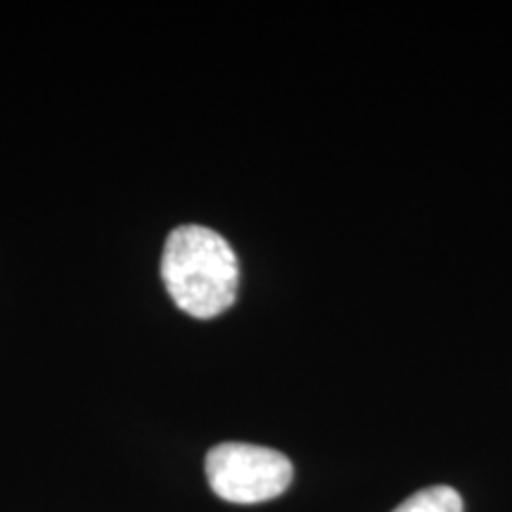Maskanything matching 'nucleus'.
Here are the masks:
<instances>
[{"mask_svg":"<svg viewBox=\"0 0 512 512\" xmlns=\"http://www.w3.org/2000/svg\"><path fill=\"white\" fill-rule=\"evenodd\" d=\"M162 278L178 309L192 318H214L238 297V256L216 230L181 226L166 238Z\"/></svg>","mask_w":512,"mask_h":512,"instance_id":"1","label":"nucleus"},{"mask_svg":"<svg viewBox=\"0 0 512 512\" xmlns=\"http://www.w3.org/2000/svg\"><path fill=\"white\" fill-rule=\"evenodd\" d=\"M394 512H463V498L451 486H427L406 498Z\"/></svg>","mask_w":512,"mask_h":512,"instance_id":"3","label":"nucleus"},{"mask_svg":"<svg viewBox=\"0 0 512 512\" xmlns=\"http://www.w3.org/2000/svg\"><path fill=\"white\" fill-rule=\"evenodd\" d=\"M204 472L216 496L238 505L273 501L285 494L294 477L290 458L280 451L238 441L211 448Z\"/></svg>","mask_w":512,"mask_h":512,"instance_id":"2","label":"nucleus"}]
</instances>
